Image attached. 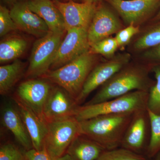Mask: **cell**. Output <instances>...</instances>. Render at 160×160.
Instances as JSON below:
<instances>
[{"mask_svg": "<svg viewBox=\"0 0 160 160\" xmlns=\"http://www.w3.org/2000/svg\"><path fill=\"white\" fill-rule=\"evenodd\" d=\"M26 40L18 37L8 38L0 43V62L4 63L17 59L27 48Z\"/></svg>", "mask_w": 160, "mask_h": 160, "instance_id": "21", "label": "cell"}, {"mask_svg": "<svg viewBox=\"0 0 160 160\" xmlns=\"http://www.w3.org/2000/svg\"><path fill=\"white\" fill-rule=\"evenodd\" d=\"M134 113L102 115L80 121L81 134L106 150L119 148Z\"/></svg>", "mask_w": 160, "mask_h": 160, "instance_id": "1", "label": "cell"}, {"mask_svg": "<svg viewBox=\"0 0 160 160\" xmlns=\"http://www.w3.org/2000/svg\"><path fill=\"white\" fill-rule=\"evenodd\" d=\"M25 152L13 143H4L0 147V160H25Z\"/></svg>", "mask_w": 160, "mask_h": 160, "instance_id": "27", "label": "cell"}, {"mask_svg": "<svg viewBox=\"0 0 160 160\" xmlns=\"http://www.w3.org/2000/svg\"><path fill=\"white\" fill-rule=\"evenodd\" d=\"M149 115L150 135L146 155L149 158L155 157L160 151V115L147 110Z\"/></svg>", "mask_w": 160, "mask_h": 160, "instance_id": "22", "label": "cell"}, {"mask_svg": "<svg viewBox=\"0 0 160 160\" xmlns=\"http://www.w3.org/2000/svg\"><path fill=\"white\" fill-rule=\"evenodd\" d=\"M25 160H27V159H25Z\"/></svg>", "mask_w": 160, "mask_h": 160, "instance_id": "37", "label": "cell"}, {"mask_svg": "<svg viewBox=\"0 0 160 160\" xmlns=\"http://www.w3.org/2000/svg\"><path fill=\"white\" fill-rule=\"evenodd\" d=\"M100 0H83L84 2L95 3V4H96Z\"/></svg>", "mask_w": 160, "mask_h": 160, "instance_id": "34", "label": "cell"}, {"mask_svg": "<svg viewBox=\"0 0 160 160\" xmlns=\"http://www.w3.org/2000/svg\"><path fill=\"white\" fill-rule=\"evenodd\" d=\"M160 44V22L142 35L134 44L137 50L149 49Z\"/></svg>", "mask_w": 160, "mask_h": 160, "instance_id": "24", "label": "cell"}, {"mask_svg": "<svg viewBox=\"0 0 160 160\" xmlns=\"http://www.w3.org/2000/svg\"><path fill=\"white\" fill-rule=\"evenodd\" d=\"M79 106L62 88L52 89L44 107V119L48 123L75 118Z\"/></svg>", "mask_w": 160, "mask_h": 160, "instance_id": "10", "label": "cell"}, {"mask_svg": "<svg viewBox=\"0 0 160 160\" xmlns=\"http://www.w3.org/2000/svg\"><path fill=\"white\" fill-rule=\"evenodd\" d=\"M18 29L10 14V11L5 6H0V36L3 37L10 32Z\"/></svg>", "mask_w": 160, "mask_h": 160, "instance_id": "28", "label": "cell"}, {"mask_svg": "<svg viewBox=\"0 0 160 160\" xmlns=\"http://www.w3.org/2000/svg\"><path fill=\"white\" fill-rule=\"evenodd\" d=\"M26 3L32 11L45 21L49 31L58 34L66 31L62 15L54 3L50 0H30Z\"/></svg>", "mask_w": 160, "mask_h": 160, "instance_id": "17", "label": "cell"}, {"mask_svg": "<svg viewBox=\"0 0 160 160\" xmlns=\"http://www.w3.org/2000/svg\"><path fill=\"white\" fill-rule=\"evenodd\" d=\"M25 154L27 160H53L45 148L41 150L32 148L25 151Z\"/></svg>", "mask_w": 160, "mask_h": 160, "instance_id": "30", "label": "cell"}, {"mask_svg": "<svg viewBox=\"0 0 160 160\" xmlns=\"http://www.w3.org/2000/svg\"><path fill=\"white\" fill-rule=\"evenodd\" d=\"M149 115L147 110H142L133 114L121 143V148L138 154L146 153L147 142ZM146 155V154H145Z\"/></svg>", "mask_w": 160, "mask_h": 160, "instance_id": "11", "label": "cell"}, {"mask_svg": "<svg viewBox=\"0 0 160 160\" xmlns=\"http://www.w3.org/2000/svg\"><path fill=\"white\" fill-rule=\"evenodd\" d=\"M145 155L135 153L124 148L105 150L96 160H149Z\"/></svg>", "mask_w": 160, "mask_h": 160, "instance_id": "25", "label": "cell"}, {"mask_svg": "<svg viewBox=\"0 0 160 160\" xmlns=\"http://www.w3.org/2000/svg\"><path fill=\"white\" fill-rule=\"evenodd\" d=\"M8 1H16V0H8Z\"/></svg>", "mask_w": 160, "mask_h": 160, "instance_id": "36", "label": "cell"}, {"mask_svg": "<svg viewBox=\"0 0 160 160\" xmlns=\"http://www.w3.org/2000/svg\"><path fill=\"white\" fill-rule=\"evenodd\" d=\"M54 3L62 15L66 31L75 28L88 29L97 9L95 3H78L72 1L64 3L57 0Z\"/></svg>", "mask_w": 160, "mask_h": 160, "instance_id": "13", "label": "cell"}, {"mask_svg": "<svg viewBox=\"0 0 160 160\" xmlns=\"http://www.w3.org/2000/svg\"><path fill=\"white\" fill-rule=\"evenodd\" d=\"M122 28L119 20L109 8L104 6L97 7L88 29L89 45L117 33Z\"/></svg>", "mask_w": 160, "mask_h": 160, "instance_id": "14", "label": "cell"}, {"mask_svg": "<svg viewBox=\"0 0 160 160\" xmlns=\"http://www.w3.org/2000/svg\"><path fill=\"white\" fill-rule=\"evenodd\" d=\"M81 134L79 122L75 118L47 123L44 148L53 160L66 154L72 141Z\"/></svg>", "mask_w": 160, "mask_h": 160, "instance_id": "5", "label": "cell"}, {"mask_svg": "<svg viewBox=\"0 0 160 160\" xmlns=\"http://www.w3.org/2000/svg\"><path fill=\"white\" fill-rule=\"evenodd\" d=\"M159 11H158V13H157L156 15L155 16L154 19H153L154 21H160V4L159 5Z\"/></svg>", "mask_w": 160, "mask_h": 160, "instance_id": "33", "label": "cell"}, {"mask_svg": "<svg viewBox=\"0 0 160 160\" xmlns=\"http://www.w3.org/2000/svg\"><path fill=\"white\" fill-rule=\"evenodd\" d=\"M152 70L156 81L149 92L147 110L160 115V65L153 66Z\"/></svg>", "mask_w": 160, "mask_h": 160, "instance_id": "23", "label": "cell"}, {"mask_svg": "<svg viewBox=\"0 0 160 160\" xmlns=\"http://www.w3.org/2000/svg\"><path fill=\"white\" fill-rule=\"evenodd\" d=\"M88 29L75 28L66 30L67 34L59 46L51 69L60 68L89 51Z\"/></svg>", "mask_w": 160, "mask_h": 160, "instance_id": "7", "label": "cell"}, {"mask_svg": "<svg viewBox=\"0 0 160 160\" xmlns=\"http://www.w3.org/2000/svg\"><path fill=\"white\" fill-rule=\"evenodd\" d=\"M10 14L18 29L29 34L42 37L49 30L45 21L29 9L26 2L15 4Z\"/></svg>", "mask_w": 160, "mask_h": 160, "instance_id": "15", "label": "cell"}, {"mask_svg": "<svg viewBox=\"0 0 160 160\" xmlns=\"http://www.w3.org/2000/svg\"><path fill=\"white\" fill-rule=\"evenodd\" d=\"M13 100L31 139L33 149L42 150L44 148L47 134V123L18 98L15 97Z\"/></svg>", "mask_w": 160, "mask_h": 160, "instance_id": "16", "label": "cell"}, {"mask_svg": "<svg viewBox=\"0 0 160 160\" xmlns=\"http://www.w3.org/2000/svg\"><path fill=\"white\" fill-rule=\"evenodd\" d=\"M95 55L89 50L70 62L48 72L44 76L66 90L76 101L86 79L96 66Z\"/></svg>", "mask_w": 160, "mask_h": 160, "instance_id": "3", "label": "cell"}, {"mask_svg": "<svg viewBox=\"0 0 160 160\" xmlns=\"http://www.w3.org/2000/svg\"><path fill=\"white\" fill-rule=\"evenodd\" d=\"M148 71L142 66H125L103 85L84 105L102 102L136 90L149 92L154 83L149 78Z\"/></svg>", "mask_w": 160, "mask_h": 160, "instance_id": "2", "label": "cell"}, {"mask_svg": "<svg viewBox=\"0 0 160 160\" xmlns=\"http://www.w3.org/2000/svg\"><path fill=\"white\" fill-rule=\"evenodd\" d=\"M63 35L49 31L35 42L26 76L32 78L41 77L49 72L62 42Z\"/></svg>", "mask_w": 160, "mask_h": 160, "instance_id": "6", "label": "cell"}, {"mask_svg": "<svg viewBox=\"0 0 160 160\" xmlns=\"http://www.w3.org/2000/svg\"><path fill=\"white\" fill-rule=\"evenodd\" d=\"M58 160H77L73 158L69 154L66 153V154L64 155L62 157V158H60Z\"/></svg>", "mask_w": 160, "mask_h": 160, "instance_id": "32", "label": "cell"}, {"mask_svg": "<svg viewBox=\"0 0 160 160\" xmlns=\"http://www.w3.org/2000/svg\"><path fill=\"white\" fill-rule=\"evenodd\" d=\"M105 150L99 144L81 134L72 141L66 153L77 160H96Z\"/></svg>", "mask_w": 160, "mask_h": 160, "instance_id": "19", "label": "cell"}, {"mask_svg": "<svg viewBox=\"0 0 160 160\" xmlns=\"http://www.w3.org/2000/svg\"><path fill=\"white\" fill-rule=\"evenodd\" d=\"M130 59L128 54H120L95 66L84 83L76 102L79 105L85 102L89 95L102 86L115 73L127 66Z\"/></svg>", "mask_w": 160, "mask_h": 160, "instance_id": "8", "label": "cell"}, {"mask_svg": "<svg viewBox=\"0 0 160 160\" xmlns=\"http://www.w3.org/2000/svg\"><path fill=\"white\" fill-rule=\"evenodd\" d=\"M139 32V28L138 26L131 24L126 28L121 29L116 33L115 39L117 42L118 47L124 48L129 44L130 40L135 35Z\"/></svg>", "mask_w": 160, "mask_h": 160, "instance_id": "29", "label": "cell"}, {"mask_svg": "<svg viewBox=\"0 0 160 160\" xmlns=\"http://www.w3.org/2000/svg\"><path fill=\"white\" fill-rule=\"evenodd\" d=\"M23 63L17 60L13 62L0 67V93L8 94L22 75Z\"/></svg>", "mask_w": 160, "mask_h": 160, "instance_id": "20", "label": "cell"}, {"mask_svg": "<svg viewBox=\"0 0 160 160\" xmlns=\"http://www.w3.org/2000/svg\"><path fill=\"white\" fill-rule=\"evenodd\" d=\"M52 89L51 86L47 82L32 79L20 84L15 97L45 121L43 111Z\"/></svg>", "mask_w": 160, "mask_h": 160, "instance_id": "9", "label": "cell"}, {"mask_svg": "<svg viewBox=\"0 0 160 160\" xmlns=\"http://www.w3.org/2000/svg\"><path fill=\"white\" fill-rule=\"evenodd\" d=\"M148 94L147 92L136 90L102 102L80 106L75 118L80 122L102 115L134 113L147 110Z\"/></svg>", "mask_w": 160, "mask_h": 160, "instance_id": "4", "label": "cell"}, {"mask_svg": "<svg viewBox=\"0 0 160 160\" xmlns=\"http://www.w3.org/2000/svg\"><path fill=\"white\" fill-rule=\"evenodd\" d=\"M143 57L152 61H160V44L146 50Z\"/></svg>", "mask_w": 160, "mask_h": 160, "instance_id": "31", "label": "cell"}, {"mask_svg": "<svg viewBox=\"0 0 160 160\" xmlns=\"http://www.w3.org/2000/svg\"><path fill=\"white\" fill-rule=\"evenodd\" d=\"M1 120L3 126L11 132L25 151L33 148L31 139L16 106L11 105L5 106L2 111Z\"/></svg>", "mask_w": 160, "mask_h": 160, "instance_id": "18", "label": "cell"}, {"mask_svg": "<svg viewBox=\"0 0 160 160\" xmlns=\"http://www.w3.org/2000/svg\"><path fill=\"white\" fill-rule=\"evenodd\" d=\"M126 24L137 26L159 6L160 0H106Z\"/></svg>", "mask_w": 160, "mask_h": 160, "instance_id": "12", "label": "cell"}, {"mask_svg": "<svg viewBox=\"0 0 160 160\" xmlns=\"http://www.w3.org/2000/svg\"><path fill=\"white\" fill-rule=\"evenodd\" d=\"M118 48L115 38L108 37L99 41L90 46L89 51L94 54H101L105 57H113Z\"/></svg>", "mask_w": 160, "mask_h": 160, "instance_id": "26", "label": "cell"}, {"mask_svg": "<svg viewBox=\"0 0 160 160\" xmlns=\"http://www.w3.org/2000/svg\"><path fill=\"white\" fill-rule=\"evenodd\" d=\"M155 158L154 160H160V151L155 157Z\"/></svg>", "mask_w": 160, "mask_h": 160, "instance_id": "35", "label": "cell"}]
</instances>
